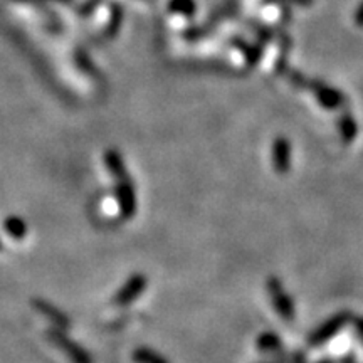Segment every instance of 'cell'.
<instances>
[{
    "mask_svg": "<svg viewBox=\"0 0 363 363\" xmlns=\"http://www.w3.org/2000/svg\"><path fill=\"white\" fill-rule=\"evenodd\" d=\"M145 288H147V278H145L143 274H133L120 289H118L113 301L121 306L130 305L131 301H135V299L145 291Z\"/></svg>",
    "mask_w": 363,
    "mask_h": 363,
    "instance_id": "3957f363",
    "label": "cell"
},
{
    "mask_svg": "<svg viewBox=\"0 0 363 363\" xmlns=\"http://www.w3.org/2000/svg\"><path fill=\"white\" fill-rule=\"evenodd\" d=\"M116 201L121 216H123L125 219H131L136 212V194L133 185L130 184L128 179H121L118 182Z\"/></svg>",
    "mask_w": 363,
    "mask_h": 363,
    "instance_id": "277c9868",
    "label": "cell"
},
{
    "mask_svg": "<svg viewBox=\"0 0 363 363\" xmlns=\"http://www.w3.org/2000/svg\"><path fill=\"white\" fill-rule=\"evenodd\" d=\"M106 167L110 169V172L116 177V179H120V180L121 179H128V177H126L123 160H121V157L118 155L116 152L106 153Z\"/></svg>",
    "mask_w": 363,
    "mask_h": 363,
    "instance_id": "8fae6325",
    "label": "cell"
},
{
    "mask_svg": "<svg viewBox=\"0 0 363 363\" xmlns=\"http://www.w3.org/2000/svg\"><path fill=\"white\" fill-rule=\"evenodd\" d=\"M340 130H342V136L347 143H350L355 140L357 135V125L353 121L352 116H343L342 118V123H340Z\"/></svg>",
    "mask_w": 363,
    "mask_h": 363,
    "instance_id": "7c38bea8",
    "label": "cell"
},
{
    "mask_svg": "<svg viewBox=\"0 0 363 363\" xmlns=\"http://www.w3.org/2000/svg\"><path fill=\"white\" fill-rule=\"evenodd\" d=\"M272 163L279 174H286L291 165V145L286 138H278L272 147Z\"/></svg>",
    "mask_w": 363,
    "mask_h": 363,
    "instance_id": "52a82bcc",
    "label": "cell"
},
{
    "mask_svg": "<svg viewBox=\"0 0 363 363\" xmlns=\"http://www.w3.org/2000/svg\"><path fill=\"white\" fill-rule=\"evenodd\" d=\"M357 22L360 26H363V6L358 9V13H357Z\"/></svg>",
    "mask_w": 363,
    "mask_h": 363,
    "instance_id": "9a60e30c",
    "label": "cell"
},
{
    "mask_svg": "<svg viewBox=\"0 0 363 363\" xmlns=\"http://www.w3.org/2000/svg\"><path fill=\"white\" fill-rule=\"evenodd\" d=\"M33 306L35 308V311L48 318L52 325H56L59 328H65V330L71 328L69 318H67L62 311H59L56 306H52L51 303L44 301V299H34Z\"/></svg>",
    "mask_w": 363,
    "mask_h": 363,
    "instance_id": "8992f818",
    "label": "cell"
},
{
    "mask_svg": "<svg viewBox=\"0 0 363 363\" xmlns=\"http://www.w3.org/2000/svg\"><path fill=\"white\" fill-rule=\"evenodd\" d=\"M348 320H350V315H348V313H340V315L333 316L331 320L326 321L325 325H321L320 328H318L315 333H313L310 343L311 345H321V343L328 342L330 338H333V335H337L338 331L342 330L345 325H347Z\"/></svg>",
    "mask_w": 363,
    "mask_h": 363,
    "instance_id": "5b68a950",
    "label": "cell"
},
{
    "mask_svg": "<svg viewBox=\"0 0 363 363\" xmlns=\"http://www.w3.org/2000/svg\"><path fill=\"white\" fill-rule=\"evenodd\" d=\"M45 337L69 358L71 363H93V358H91L89 353L86 352L83 347H79L78 343L72 342L69 337H66L62 331L48 330L45 331Z\"/></svg>",
    "mask_w": 363,
    "mask_h": 363,
    "instance_id": "6da1fadb",
    "label": "cell"
},
{
    "mask_svg": "<svg viewBox=\"0 0 363 363\" xmlns=\"http://www.w3.org/2000/svg\"><path fill=\"white\" fill-rule=\"evenodd\" d=\"M172 9H175V11H179V12L192 13L195 6H194L192 0H174V2H172Z\"/></svg>",
    "mask_w": 363,
    "mask_h": 363,
    "instance_id": "5bb4252c",
    "label": "cell"
},
{
    "mask_svg": "<svg viewBox=\"0 0 363 363\" xmlns=\"http://www.w3.org/2000/svg\"><path fill=\"white\" fill-rule=\"evenodd\" d=\"M267 293L271 296V303L274 306L276 313L284 320L293 321L294 320V305L293 299L289 298V294L286 293V289L281 284V281L278 278H269L266 283Z\"/></svg>",
    "mask_w": 363,
    "mask_h": 363,
    "instance_id": "7a4b0ae2",
    "label": "cell"
},
{
    "mask_svg": "<svg viewBox=\"0 0 363 363\" xmlns=\"http://www.w3.org/2000/svg\"><path fill=\"white\" fill-rule=\"evenodd\" d=\"M4 230H6L12 239L21 240L27 235V224L21 219V217L11 216L4 220Z\"/></svg>",
    "mask_w": 363,
    "mask_h": 363,
    "instance_id": "9c48e42d",
    "label": "cell"
},
{
    "mask_svg": "<svg viewBox=\"0 0 363 363\" xmlns=\"http://www.w3.org/2000/svg\"><path fill=\"white\" fill-rule=\"evenodd\" d=\"M313 89H315L316 98L320 99V101L323 103L325 106H328L330 110H333L335 106H338V104L343 101V98L340 96V93H337V91H333V89L328 88V86H325V84L313 86Z\"/></svg>",
    "mask_w": 363,
    "mask_h": 363,
    "instance_id": "ba28073f",
    "label": "cell"
},
{
    "mask_svg": "<svg viewBox=\"0 0 363 363\" xmlns=\"http://www.w3.org/2000/svg\"><path fill=\"white\" fill-rule=\"evenodd\" d=\"M257 343H259V347L262 348V350H271V348L278 347L279 340L274 333H264V335H261L259 342Z\"/></svg>",
    "mask_w": 363,
    "mask_h": 363,
    "instance_id": "4fadbf2b",
    "label": "cell"
},
{
    "mask_svg": "<svg viewBox=\"0 0 363 363\" xmlns=\"http://www.w3.org/2000/svg\"><path fill=\"white\" fill-rule=\"evenodd\" d=\"M2 249H4V246H2V242H0V251H2Z\"/></svg>",
    "mask_w": 363,
    "mask_h": 363,
    "instance_id": "2e32d148",
    "label": "cell"
},
{
    "mask_svg": "<svg viewBox=\"0 0 363 363\" xmlns=\"http://www.w3.org/2000/svg\"><path fill=\"white\" fill-rule=\"evenodd\" d=\"M133 362L135 363H170L165 357L160 353L150 350V348H136L133 352Z\"/></svg>",
    "mask_w": 363,
    "mask_h": 363,
    "instance_id": "30bf717a",
    "label": "cell"
}]
</instances>
